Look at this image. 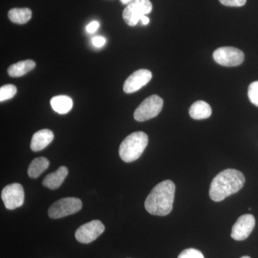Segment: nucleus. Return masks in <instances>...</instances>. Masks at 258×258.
Here are the masks:
<instances>
[{"mask_svg":"<svg viewBox=\"0 0 258 258\" xmlns=\"http://www.w3.org/2000/svg\"><path fill=\"white\" fill-rule=\"evenodd\" d=\"M175 184L171 180H165L156 185L146 199L145 209L151 215L166 216L173 209Z\"/></svg>","mask_w":258,"mask_h":258,"instance_id":"f257e3e1","label":"nucleus"},{"mask_svg":"<svg viewBox=\"0 0 258 258\" xmlns=\"http://www.w3.org/2000/svg\"><path fill=\"white\" fill-rule=\"evenodd\" d=\"M245 178L240 171L227 169L221 171L213 180L210 188V197L213 201L221 202L243 187Z\"/></svg>","mask_w":258,"mask_h":258,"instance_id":"f03ea898","label":"nucleus"},{"mask_svg":"<svg viewBox=\"0 0 258 258\" xmlns=\"http://www.w3.org/2000/svg\"><path fill=\"white\" fill-rule=\"evenodd\" d=\"M149 142L147 134L143 132H134L121 142L119 147L120 159L126 163L137 160L143 154Z\"/></svg>","mask_w":258,"mask_h":258,"instance_id":"7ed1b4c3","label":"nucleus"},{"mask_svg":"<svg viewBox=\"0 0 258 258\" xmlns=\"http://www.w3.org/2000/svg\"><path fill=\"white\" fill-rule=\"evenodd\" d=\"M163 104L162 98L157 95L148 97L134 111V118L137 121L144 122L154 118L160 113Z\"/></svg>","mask_w":258,"mask_h":258,"instance_id":"20e7f679","label":"nucleus"},{"mask_svg":"<svg viewBox=\"0 0 258 258\" xmlns=\"http://www.w3.org/2000/svg\"><path fill=\"white\" fill-rule=\"evenodd\" d=\"M152 8L149 0H134L123 10V20L129 26H136L144 16L152 11Z\"/></svg>","mask_w":258,"mask_h":258,"instance_id":"39448f33","label":"nucleus"},{"mask_svg":"<svg viewBox=\"0 0 258 258\" xmlns=\"http://www.w3.org/2000/svg\"><path fill=\"white\" fill-rule=\"evenodd\" d=\"M82 201L79 198H66L57 200L51 205L48 216L52 219H60L77 213L82 209Z\"/></svg>","mask_w":258,"mask_h":258,"instance_id":"423d86ee","label":"nucleus"},{"mask_svg":"<svg viewBox=\"0 0 258 258\" xmlns=\"http://www.w3.org/2000/svg\"><path fill=\"white\" fill-rule=\"evenodd\" d=\"M213 58L217 63L226 67L240 66L244 61L242 51L233 47H222L214 52Z\"/></svg>","mask_w":258,"mask_h":258,"instance_id":"0eeeda50","label":"nucleus"},{"mask_svg":"<svg viewBox=\"0 0 258 258\" xmlns=\"http://www.w3.org/2000/svg\"><path fill=\"white\" fill-rule=\"evenodd\" d=\"M1 198L8 210H13L20 208L25 201V191L23 186L19 183L8 185L2 191Z\"/></svg>","mask_w":258,"mask_h":258,"instance_id":"6e6552de","label":"nucleus"},{"mask_svg":"<svg viewBox=\"0 0 258 258\" xmlns=\"http://www.w3.org/2000/svg\"><path fill=\"white\" fill-rule=\"evenodd\" d=\"M105 231V226L96 220L81 225L76 230V238L81 243L89 244L96 240Z\"/></svg>","mask_w":258,"mask_h":258,"instance_id":"1a4fd4ad","label":"nucleus"},{"mask_svg":"<svg viewBox=\"0 0 258 258\" xmlns=\"http://www.w3.org/2000/svg\"><path fill=\"white\" fill-rule=\"evenodd\" d=\"M255 226V219L250 214L242 215L237 219L232 229L231 237L234 240L242 241L246 240L252 233Z\"/></svg>","mask_w":258,"mask_h":258,"instance_id":"9d476101","label":"nucleus"},{"mask_svg":"<svg viewBox=\"0 0 258 258\" xmlns=\"http://www.w3.org/2000/svg\"><path fill=\"white\" fill-rule=\"evenodd\" d=\"M152 79V74L147 69L135 71L125 80L123 84V91L126 93L137 92L145 86Z\"/></svg>","mask_w":258,"mask_h":258,"instance_id":"9b49d317","label":"nucleus"},{"mask_svg":"<svg viewBox=\"0 0 258 258\" xmlns=\"http://www.w3.org/2000/svg\"><path fill=\"white\" fill-rule=\"evenodd\" d=\"M54 134L49 129L38 131L32 136L30 148L33 152H40L45 149L52 142Z\"/></svg>","mask_w":258,"mask_h":258,"instance_id":"f8f14e48","label":"nucleus"},{"mask_svg":"<svg viewBox=\"0 0 258 258\" xmlns=\"http://www.w3.org/2000/svg\"><path fill=\"white\" fill-rule=\"evenodd\" d=\"M69 174V169L62 166L54 172L50 173L45 176L42 181V185L50 189H57L62 185Z\"/></svg>","mask_w":258,"mask_h":258,"instance_id":"ddd939ff","label":"nucleus"},{"mask_svg":"<svg viewBox=\"0 0 258 258\" xmlns=\"http://www.w3.org/2000/svg\"><path fill=\"white\" fill-rule=\"evenodd\" d=\"M189 115L195 120H203L210 118L212 115V108L207 102H195L189 108Z\"/></svg>","mask_w":258,"mask_h":258,"instance_id":"4468645a","label":"nucleus"},{"mask_svg":"<svg viewBox=\"0 0 258 258\" xmlns=\"http://www.w3.org/2000/svg\"><path fill=\"white\" fill-rule=\"evenodd\" d=\"M35 61L26 60L20 61L17 63L12 64L8 69V73L10 76L13 78L21 77L35 67Z\"/></svg>","mask_w":258,"mask_h":258,"instance_id":"2eb2a0df","label":"nucleus"},{"mask_svg":"<svg viewBox=\"0 0 258 258\" xmlns=\"http://www.w3.org/2000/svg\"><path fill=\"white\" fill-rule=\"evenodd\" d=\"M52 109L59 114H66L72 109L74 103L73 100L67 96H57L50 100Z\"/></svg>","mask_w":258,"mask_h":258,"instance_id":"dca6fc26","label":"nucleus"},{"mask_svg":"<svg viewBox=\"0 0 258 258\" xmlns=\"http://www.w3.org/2000/svg\"><path fill=\"white\" fill-rule=\"evenodd\" d=\"M50 165V161L45 157H38L33 159L28 169V176L36 179L44 172Z\"/></svg>","mask_w":258,"mask_h":258,"instance_id":"f3484780","label":"nucleus"},{"mask_svg":"<svg viewBox=\"0 0 258 258\" xmlns=\"http://www.w3.org/2000/svg\"><path fill=\"white\" fill-rule=\"evenodd\" d=\"M8 17L13 23L23 25L32 18V11L28 8H13L8 13Z\"/></svg>","mask_w":258,"mask_h":258,"instance_id":"a211bd4d","label":"nucleus"},{"mask_svg":"<svg viewBox=\"0 0 258 258\" xmlns=\"http://www.w3.org/2000/svg\"><path fill=\"white\" fill-rule=\"evenodd\" d=\"M17 93V88L13 85H5L0 88V101L11 99Z\"/></svg>","mask_w":258,"mask_h":258,"instance_id":"6ab92c4d","label":"nucleus"},{"mask_svg":"<svg viewBox=\"0 0 258 258\" xmlns=\"http://www.w3.org/2000/svg\"><path fill=\"white\" fill-rule=\"evenodd\" d=\"M248 97L251 103L258 107V81H254L249 85Z\"/></svg>","mask_w":258,"mask_h":258,"instance_id":"aec40b11","label":"nucleus"},{"mask_svg":"<svg viewBox=\"0 0 258 258\" xmlns=\"http://www.w3.org/2000/svg\"><path fill=\"white\" fill-rule=\"evenodd\" d=\"M178 258H205L201 251L195 248H189L183 250Z\"/></svg>","mask_w":258,"mask_h":258,"instance_id":"412c9836","label":"nucleus"},{"mask_svg":"<svg viewBox=\"0 0 258 258\" xmlns=\"http://www.w3.org/2000/svg\"><path fill=\"white\" fill-rule=\"evenodd\" d=\"M221 4L227 7H242L247 0H219Z\"/></svg>","mask_w":258,"mask_h":258,"instance_id":"4be33fe9","label":"nucleus"},{"mask_svg":"<svg viewBox=\"0 0 258 258\" xmlns=\"http://www.w3.org/2000/svg\"><path fill=\"white\" fill-rule=\"evenodd\" d=\"M93 44L97 47H103L106 44V39L103 37L96 36L93 38Z\"/></svg>","mask_w":258,"mask_h":258,"instance_id":"5701e85b","label":"nucleus"},{"mask_svg":"<svg viewBox=\"0 0 258 258\" xmlns=\"http://www.w3.org/2000/svg\"><path fill=\"white\" fill-rule=\"evenodd\" d=\"M100 25L99 23L97 21H93L91 22V23L88 24L87 28H86V30H87L88 32L89 33H93L98 30V28H99Z\"/></svg>","mask_w":258,"mask_h":258,"instance_id":"b1692460","label":"nucleus"},{"mask_svg":"<svg viewBox=\"0 0 258 258\" xmlns=\"http://www.w3.org/2000/svg\"><path fill=\"white\" fill-rule=\"evenodd\" d=\"M141 22H142V25H147L149 23V18H148L147 15H145V16L142 18Z\"/></svg>","mask_w":258,"mask_h":258,"instance_id":"393cba45","label":"nucleus"},{"mask_svg":"<svg viewBox=\"0 0 258 258\" xmlns=\"http://www.w3.org/2000/svg\"><path fill=\"white\" fill-rule=\"evenodd\" d=\"M133 1H134V0H120V2H121L123 5L130 4V3H132Z\"/></svg>","mask_w":258,"mask_h":258,"instance_id":"a878e982","label":"nucleus"},{"mask_svg":"<svg viewBox=\"0 0 258 258\" xmlns=\"http://www.w3.org/2000/svg\"><path fill=\"white\" fill-rule=\"evenodd\" d=\"M241 258H251V257H249V256H243V257H242Z\"/></svg>","mask_w":258,"mask_h":258,"instance_id":"bb28decb","label":"nucleus"}]
</instances>
